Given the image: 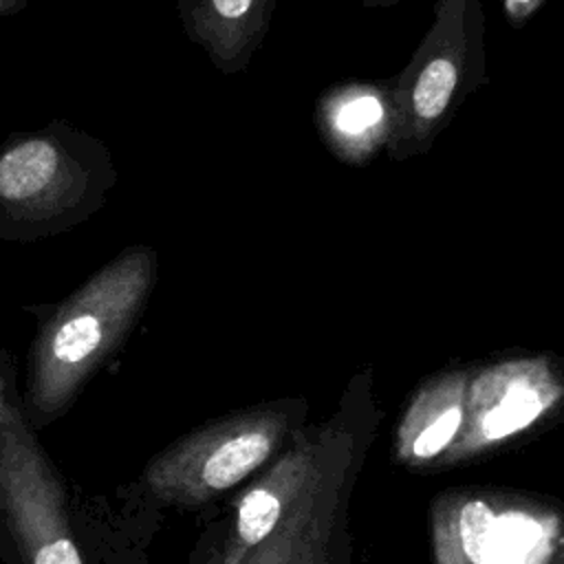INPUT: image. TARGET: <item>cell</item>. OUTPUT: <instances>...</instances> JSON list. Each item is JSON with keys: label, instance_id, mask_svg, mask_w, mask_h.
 Returning <instances> with one entry per match:
<instances>
[{"label": "cell", "instance_id": "cell-1", "mask_svg": "<svg viewBox=\"0 0 564 564\" xmlns=\"http://www.w3.org/2000/svg\"><path fill=\"white\" fill-rule=\"evenodd\" d=\"M156 267V251L137 242L59 302L26 308L37 315V328L26 350L20 399L35 432L62 419L88 381L123 348L148 308Z\"/></svg>", "mask_w": 564, "mask_h": 564}, {"label": "cell", "instance_id": "cell-2", "mask_svg": "<svg viewBox=\"0 0 564 564\" xmlns=\"http://www.w3.org/2000/svg\"><path fill=\"white\" fill-rule=\"evenodd\" d=\"M108 145L55 119L0 145V240L35 242L93 218L117 183Z\"/></svg>", "mask_w": 564, "mask_h": 564}, {"label": "cell", "instance_id": "cell-3", "mask_svg": "<svg viewBox=\"0 0 564 564\" xmlns=\"http://www.w3.org/2000/svg\"><path fill=\"white\" fill-rule=\"evenodd\" d=\"M0 564H110L86 500L24 412L0 425Z\"/></svg>", "mask_w": 564, "mask_h": 564}, {"label": "cell", "instance_id": "cell-4", "mask_svg": "<svg viewBox=\"0 0 564 564\" xmlns=\"http://www.w3.org/2000/svg\"><path fill=\"white\" fill-rule=\"evenodd\" d=\"M432 24L386 93L392 159L427 152L467 97L487 84L480 0H436Z\"/></svg>", "mask_w": 564, "mask_h": 564}, {"label": "cell", "instance_id": "cell-5", "mask_svg": "<svg viewBox=\"0 0 564 564\" xmlns=\"http://www.w3.org/2000/svg\"><path fill=\"white\" fill-rule=\"evenodd\" d=\"M189 42L216 70L242 73L269 33L275 0H176Z\"/></svg>", "mask_w": 564, "mask_h": 564}, {"label": "cell", "instance_id": "cell-6", "mask_svg": "<svg viewBox=\"0 0 564 564\" xmlns=\"http://www.w3.org/2000/svg\"><path fill=\"white\" fill-rule=\"evenodd\" d=\"M386 93L372 86H348L319 104V132L339 156H361L386 139Z\"/></svg>", "mask_w": 564, "mask_h": 564}, {"label": "cell", "instance_id": "cell-7", "mask_svg": "<svg viewBox=\"0 0 564 564\" xmlns=\"http://www.w3.org/2000/svg\"><path fill=\"white\" fill-rule=\"evenodd\" d=\"M542 410L538 394L529 388L513 386L505 399L485 416L482 430L487 438H500L527 427Z\"/></svg>", "mask_w": 564, "mask_h": 564}, {"label": "cell", "instance_id": "cell-8", "mask_svg": "<svg viewBox=\"0 0 564 564\" xmlns=\"http://www.w3.org/2000/svg\"><path fill=\"white\" fill-rule=\"evenodd\" d=\"M278 498L267 489H251L238 507L236 533L245 544H258L271 533V529L278 522Z\"/></svg>", "mask_w": 564, "mask_h": 564}, {"label": "cell", "instance_id": "cell-9", "mask_svg": "<svg viewBox=\"0 0 564 564\" xmlns=\"http://www.w3.org/2000/svg\"><path fill=\"white\" fill-rule=\"evenodd\" d=\"M494 513L485 502H467L460 511V540L467 557L474 564H485L489 560L491 535H494Z\"/></svg>", "mask_w": 564, "mask_h": 564}, {"label": "cell", "instance_id": "cell-10", "mask_svg": "<svg viewBox=\"0 0 564 564\" xmlns=\"http://www.w3.org/2000/svg\"><path fill=\"white\" fill-rule=\"evenodd\" d=\"M458 423H460V412L458 408H452V410H445L434 423H430L421 436L414 441V456L419 458H430L434 454H438L456 434L458 430Z\"/></svg>", "mask_w": 564, "mask_h": 564}, {"label": "cell", "instance_id": "cell-11", "mask_svg": "<svg viewBox=\"0 0 564 564\" xmlns=\"http://www.w3.org/2000/svg\"><path fill=\"white\" fill-rule=\"evenodd\" d=\"M22 412V399L15 383L13 364L4 348H0V425L9 423Z\"/></svg>", "mask_w": 564, "mask_h": 564}, {"label": "cell", "instance_id": "cell-12", "mask_svg": "<svg viewBox=\"0 0 564 564\" xmlns=\"http://www.w3.org/2000/svg\"><path fill=\"white\" fill-rule=\"evenodd\" d=\"M544 4V0H502V11L505 18L511 26L520 29L524 26Z\"/></svg>", "mask_w": 564, "mask_h": 564}, {"label": "cell", "instance_id": "cell-13", "mask_svg": "<svg viewBox=\"0 0 564 564\" xmlns=\"http://www.w3.org/2000/svg\"><path fill=\"white\" fill-rule=\"evenodd\" d=\"M26 7V0H0V18L13 15Z\"/></svg>", "mask_w": 564, "mask_h": 564}, {"label": "cell", "instance_id": "cell-14", "mask_svg": "<svg viewBox=\"0 0 564 564\" xmlns=\"http://www.w3.org/2000/svg\"><path fill=\"white\" fill-rule=\"evenodd\" d=\"M394 2H399V0H361L364 7H390Z\"/></svg>", "mask_w": 564, "mask_h": 564}]
</instances>
